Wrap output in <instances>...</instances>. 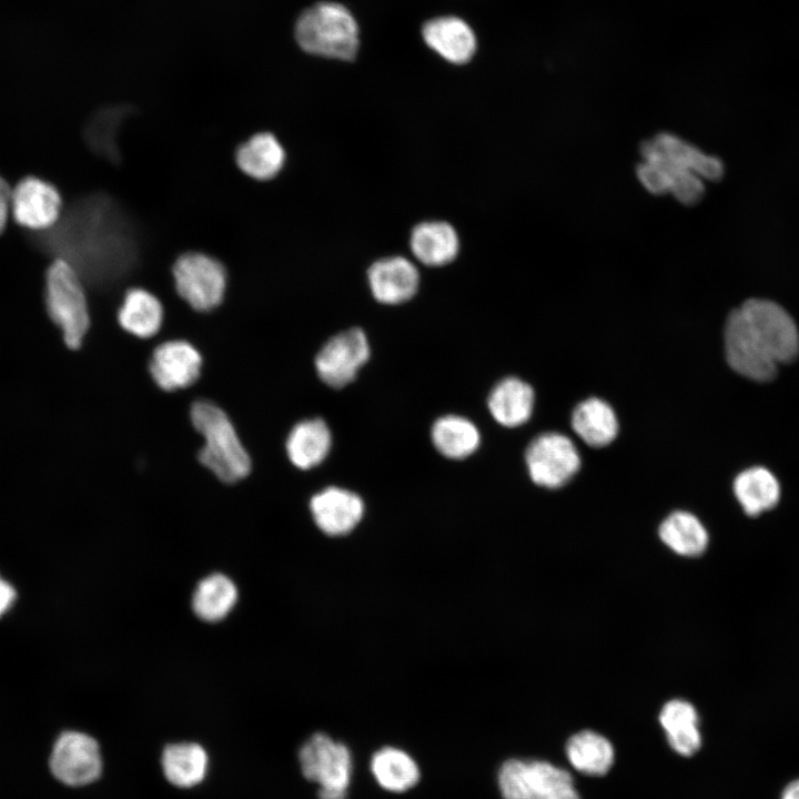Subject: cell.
I'll return each instance as SVG.
<instances>
[{
	"label": "cell",
	"instance_id": "cell-1",
	"mask_svg": "<svg viewBox=\"0 0 799 799\" xmlns=\"http://www.w3.org/2000/svg\"><path fill=\"white\" fill-rule=\"evenodd\" d=\"M36 239L54 259L71 264L82 280L100 286L122 280L139 256L133 223L113 199L100 193L74 202Z\"/></svg>",
	"mask_w": 799,
	"mask_h": 799
},
{
	"label": "cell",
	"instance_id": "cell-2",
	"mask_svg": "<svg viewBox=\"0 0 799 799\" xmlns=\"http://www.w3.org/2000/svg\"><path fill=\"white\" fill-rule=\"evenodd\" d=\"M725 350L735 372L752 381L767 382L776 376L779 364L798 356V327L778 303L750 299L729 314Z\"/></svg>",
	"mask_w": 799,
	"mask_h": 799
},
{
	"label": "cell",
	"instance_id": "cell-3",
	"mask_svg": "<svg viewBox=\"0 0 799 799\" xmlns=\"http://www.w3.org/2000/svg\"><path fill=\"white\" fill-rule=\"evenodd\" d=\"M190 419L202 436L198 461L225 484L245 478L251 472V457L227 414L216 404L200 400L190 408Z\"/></svg>",
	"mask_w": 799,
	"mask_h": 799
},
{
	"label": "cell",
	"instance_id": "cell-4",
	"mask_svg": "<svg viewBox=\"0 0 799 799\" xmlns=\"http://www.w3.org/2000/svg\"><path fill=\"white\" fill-rule=\"evenodd\" d=\"M297 44L318 57L351 60L358 48V27L344 6L318 2L304 10L294 29Z\"/></svg>",
	"mask_w": 799,
	"mask_h": 799
},
{
	"label": "cell",
	"instance_id": "cell-5",
	"mask_svg": "<svg viewBox=\"0 0 799 799\" xmlns=\"http://www.w3.org/2000/svg\"><path fill=\"white\" fill-rule=\"evenodd\" d=\"M44 304L49 318L61 331L64 345L79 350L90 328V312L82 279L62 259H54L45 272Z\"/></svg>",
	"mask_w": 799,
	"mask_h": 799
},
{
	"label": "cell",
	"instance_id": "cell-6",
	"mask_svg": "<svg viewBox=\"0 0 799 799\" xmlns=\"http://www.w3.org/2000/svg\"><path fill=\"white\" fill-rule=\"evenodd\" d=\"M497 780L503 799H580L572 775L542 760L508 759Z\"/></svg>",
	"mask_w": 799,
	"mask_h": 799
},
{
	"label": "cell",
	"instance_id": "cell-7",
	"mask_svg": "<svg viewBox=\"0 0 799 799\" xmlns=\"http://www.w3.org/2000/svg\"><path fill=\"white\" fill-rule=\"evenodd\" d=\"M299 760L303 776L318 785V799L346 798L352 756L344 744L316 732L302 745Z\"/></svg>",
	"mask_w": 799,
	"mask_h": 799
},
{
	"label": "cell",
	"instance_id": "cell-8",
	"mask_svg": "<svg viewBox=\"0 0 799 799\" xmlns=\"http://www.w3.org/2000/svg\"><path fill=\"white\" fill-rule=\"evenodd\" d=\"M172 274L179 295L195 311L209 312L224 297L226 272L215 259L196 252L181 255Z\"/></svg>",
	"mask_w": 799,
	"mask_h": 799
},
{
	"label": "cell",
	"instance_id": "cell-9",
	"mask_svg": "<svg viewBox=\"0 0 799 799\" xmlns=\"http://www.w3.org/2000/svg\"><path fill=\"white\" fill-rule=\"evenodd\" d=\"M525 458L532 481L547 488L565 485L580 465L573 442L558 433H546L534 438L526 449Z\"/></svg>",
	"mask_w": 799,
	"mask_h": 799
},
{
	"label": "cell",
	"instance_id": "cell-10",
	"mask_svg": "<svg viewBox=\"0 0 799 799\" xmlns=\"http://www.w3.org/2000/svg\"><path fill=\"white\" fill-rule=\"evenodd\" d=\"M49 766L52 775L64 785H89L102 771L99 744L84 732L64 731L54 742Z\"/></svg>",
	"mask_w": 799,
	"mask_h": 799
},
{
	"label": "cell",
	"instance_id": "cell-11",
	"mask_svg": "<svg viewBox=\"0 0 799 799\" xmlns=\"http://www.w3.org/2000/svg\"><path fill=\"white\" fill-rule=\"evenodd\" d=\"M365 333L353 327L331 337L315 357L318 377L328 386L341 388L353 382L370 357Z\"/></svg>",
	"mask_w": 799,
	"mask_h": 799
},
{
	"label": "cell",
	"instance_id": "cell-12",
	"mask_svg": "<svg viewBox=\"0 0 799 799\" xmlns=\"http://www.w3.org/2000/svg\"><path fill=\"white\" fill-rule=\"evenodd\" d=\"M62 213L60 192L40 178L26 176L11 190L10 214L17 224L30 231L50 230Z\"/></svg>",
	"mask_w": 799,
	"mask_h": 799
},
{
	"label": "cell",
	"instance_id": "cell-13",
	"mask_svg": "<svg viewBox=\"0 0 799 799\" xmlns=\"http://www.w3.org/2000/svg\"><path fill=\"white\" fill-rule=\"evenodd\" d=\"M202 364V356L192 344L173 340L153 350L149 373L159 388L173 392L194 384L201 375Z\"/></svg>",
	"mask_w": 799,
	"mask_h": 799
},
{
	"label": "cell",
	"instance_id": "cell-14",
	"mask_svg": "<svg viewBox=\"0 0 799 799\" xmlns=\"http://www.w3.org/2000/svg\"><path fill=\"white\" fill-rule=\"evenodd\" d=\"M310 510L320 530L328 536H343L362 520L364 502L352 490L326 487L313 495Z\"/></svg>",
	"mask_w": 799,
	"mask_h": 799
},
{
	"label": "cell",
	"instance_id": "cell-15",
	"mask_svg": "<svg viewBox=\"0 0 799 799\" xmlns=\"http://www.w3.org/2000/svg\"><path fill=\"white\" fill-rule=\"evenodd\" d=\"M367 277L373 296L384 304L408 301L415 295L419 283L417 269L403 256L375 262L370 267Z\"/></svg>",
	"mask_w": 799,
	"mask_h": 799
},
{
	"label": "cell",
	"instance_id": "cell-16",
	"mask_svg": "<svg viewBox=\"0 0 799 799\" xmlns=\"http://www.w3.org/2000/svg\"><path fill=\"white\" fill-rule=\"evenodd\" d=\"M425 43L448 62H468L476 51V37L461 18L445 16L427 21L422 28Z\"/></svg>",
	"mask_w": 799,
	"mask_h": 799
},
{
	"label": "cell",
	"instance_id": "cell-17",
	"mask_svg": "<svg viewBox=\"0 0 799 799\" xmlns=\"http://www.w3.org/2000/svg\"><path fill=\"white\" fill-rule=\"evenodd\" d=\"M732 489L742 512L752 518L773 509L781 497L777 477L761 466L740 472L734 481Z\"/></svg>",
	"mask_w": 799,
	"mask_h": 799
},
{
	"label": "cell",
	"instance_id": "cell-18",
	"mask_svg": "<svg viewBox=\"0 0 799 799\" xmlns=\"http://www.w3.org/2000/svg\"><path fill=\"white\" fill-rule=\"evenodd\" d=\"M332 445V435L321 418L305 419L295 424L287 435L285 451L290 462L300 469L321 464Z\"/></svg>",
	"mask_w": 799,
	"mask_h": 799
},
{
	"label": "cell",
	"instance_id": "cell-19",
	"mask_svg": "<svg viewBox=\"0 0 799 799\" xmlns=\"http://www.w3.org/2000/svg\"><path fill=\"white\" fill-rule=\"evenodd\" d=\"M658 151L674 164L687 169L702 180L719 181L725 174L724 162L691 142L671 132H659L650 139Z\"/></svg>",
	"mask_w": 799,
	"mask_h": 799
},
{
	"label": "cell",
	"instance_id": "cell-20",
	"mask_svg": "<svg viewBox=\"0 0 799 799\" xmlns=\"http://www.w3.org/2000/svg\"><path fill=\"white\" fill-rule=\"evenodd\" d=\"M659 722L677 754L688 757L700 749L699 716L691 702L684 699L667 701L659 712Z\"/></svg>",
	"mask_w": 799,
	"mask_h": 799
},
{
	"label": "cell",
	"instance_id": "cell-21",
	"mask_svg": "<svg viewBox=\"0 0 799 799\" xmlns=\"http://www.w3.org/2000/svg\"><path fill=\"white\" fill-rule=\"evenodd\" d=\"M533 406V388L516 377H507L498 382L488 396L492 416L507 427L524 424L530 417Z\"/></svg>",
	"mask_w": 799,
	"mask_h": 799
},
{
	"label": "cell",
	"instance_id": "cell-22",
	"mask_svg": "<svg viewBox=\"0 0 799 799\" xmlns=\"http://www.w3.org/2000/svg\"><path fill=\"white\" fill-rule=\"evenodd\" d=\"M411 250L425 265L442 266L452 262L458 252V236L446 222H424L414 227Z\"/></svg>",
	"mask_w": 799,
	"mask_h": 799
},
{
	"label": "cell",
	"instance_id": "cell-23",
	"mask_svg": "<svg viewBox=\"0 0 799 799\" xmlns=\"http://www.w3.org/2000/svg\"><path fill=\"white\" fill-rule=\"evenodd\" d=\"M163 307L159 299L143 289L129 290L118 312V322L125 332L149 338L161 328Z\"/></svg>",
	"mask_w": 799,
	"mask_h": 799
},
{
	"label": "cell",
	"instance_id": "cell-24",
	"mask_svg": "<svg viewBox=\"0 0 799 799\" xmlns=\"http://www.w3.org/2000/svg\"><path fill=\"white\" fill-rule=\"evenodd\" d=\"M659 538L672 552L685 557H698L709 546V534L701 520L694 514L677 510L660 524Z\"/></svg>",
	"mask_w": 799,
	"mask_h": 799
},
{
	"label": "cell",
	"instance_id": "cell-25",
	"mask_svg": "<svg viewBox=\"0 0 799 799\" xmlns=\"http://www.w3.org/2000/svg\"><path fill=\"white\" fill-rule=\"evenodd\" d=\"M161 766L166 780L180 788L200 783L208 770V755L195 742H176L164 747Z\"/></svg>",
	"mask_w": 799,
	"mask_h": 799
},
{
	"label": "cell",
	"instance_id": "cell-26",
	"mask_svg": "<svg viewBox=\"0 0 799 799\" xmlns=\"http://www.w3.org/2000/svg\"><path fill=\"white\" fill-rule=\"evenodd\" d=\"M235 158L245 174L256 180H269L283 168L285 152L273 134L263 132L242 143Z\"/></svg>",
	"mask_w": 799,
	"mask_h": 799
},
{
	"label": "cell",
	"instance_id": "cell-27",
	"mask_svg": "<svg viewBox=\"0 0 799 799\" xmlns=\"http://www.w3.org/2000/svg\"><path fill=\"white\" fill-rule=\"evenodd\" d=\"M237 588L227 576L215 573L199 581L192 595L193 613L209 623L225 618L237 601Z\"/></svg>",
	"mask_w": 799,
	"mask_h": 799
},
{
	"label": "cell",
	"instance_id": "cell-28",
	"mask_svg": "<svg viewBox=\"0 0 799 799\" xmlns=\"http://www.w3.org/2000/svg\"><path fill=\"white\" fill-rule=\"evenodd\" d=\"M572 426L584 442L594 447H603L611 443L618 431L613 408L595 397L583 401L575 407Z\"/></svg>",
	"mask_w": 799,
	"mask_h": 799
},
{
	"label": "cell",
	"instance_id": "cell-29",
	"mask_svg": "<svg viewBox=\"0 0 799 799\" xmlns=\"http://www.w3.org/2000/svg\"><path fill=\"white\" fill-rule=\"evenodd\" d=\"M570 765L587 776H604L614 763V748L610 741L593 730L573 735L566 744Z\"/></svg>",
	"mask_w": 799,
	"mask_h": 799
},
{
	"label": "cell",
	"instance_id": "cell-30",
	"mask_svg": "<svg viewBox=\"0 0 799 799\" xmlns=\"http://www.w3.org/2000/svg\"><path fill=\"white\" fill-rule=\"evenodd\" d=\"M434 447L451 459H463L479 446L481 435L469 419L458 415H445L435 421L431 429Z\"/></svg>",
	"mask_w": 799,
	"mask_h": 799
},
{
	"label": "cell",
	"instance_id": "cell-31",
	"mask_svg": "<svg viewBox=\"0 0 799 799\" xmlns=\"http://www.w3.org/2000/svg\"><path fill=\"white\" fill-rule=\"evenodd\" d=\"M371 771L377 783L391 792H404L419 780L416 761L404 750L384 747L377 750L371 760Z\"/></svg>",
	"mask_w": 799,
	"mask_h": 799
},
{
	"label": "cell",
	"instance_id": "cell-32",
	"mask_svg": "<svg viewBox=\"0 0 799 799\" xmlns=\"http://www.w3.org/2000/svg\"><path fill=\"white\" fill-rule=\"evenodd\" d=\"M131 110L124 105L107 107L91 117L85 128V140L94 152L110 161H118V138Z\"/></svg>",
	"mask_w": 799,
	"mask_h": 799
},
{
	"label": "cell",
	"instance_id": "cell-33",
	"mask_svg": "<svg viewBox=\"0 0 799 799\" xmlns=\"http://www.w3.org/2000/svg\"><path fill=\"white\" fill-rule=\"evenodd\" d=\"M641 160L659 163L669 178V194L685 205L697 204L706 191V181L696 173L667 160L650 139L639 146Z\"/></svg>",
	"mask_w": 799,
	"mask_h": 799
},
{
	"label": "cell",
	"instance_id": "cell-34",
	"mask_svg": "<svg viewBox=\"0 0 799 799\" xmlns=\"http://www.w3.org/2000/svg\"><path fill=\"white\" fill-rule=\"evenodd\" d=\"M636 176L647 192L655 195L669 194V178L660 164L641 160L636 166Z\"/></svg>",
	"mask_w": 799,
	"mask_h": 799
},
{
	"label": "cell",
	"instance_id": "cell-35",
	"mask_svg": "<svg viewBox=\"0 0 799 799\" xmlns=\"http://www.w3.org/2000/svg\"><path fill=\"white\" fill-rule=\"evenodd\" d=\"M11 188L0 175V233L6 229L10 215Z\"/></svg>",
	"mask_w": 799,
	"mask_h": 799
},
{
	"label": "cell",
	"instance_id": "cell-36",
	"mask_svg": "<svg viewBox=\"0 0 799 799\" xmlns=\"http://www.w3.org/2000/svg\"><path fill=\"white\" fill-rule=\"evenodd\" d=\"M16 598L14 587L0 576V617L10 609Z\"/></svg>",
	"mask_w": 799,
	"mask_h": 799
},
{
	"label": "cell",
	"instance_id": "cell-37",
	"mask_svg": "<svg viewBox=\"0 0 799 799\" xmlns=\"http://www.w3.org/2000/svg\"><path fill=\"white\" fill-rule=\"evenodd\" d=\"M781 799H799V779L787 785L781 793Z\"/></svg>",
	"mask_w": 799,
	"mask_h": 799
}]
</instances>
